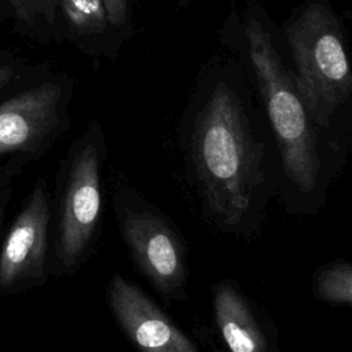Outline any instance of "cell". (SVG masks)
I'll list each match as a JSON object with an SVG mask.
<instances>
[{
  "label": "cell",
  "mask_w": 352,
  "mask_h": 352,
  "mask_svg": "<svg viewBox=\"0 0 352 352\" xmlns=\"http://www.w3.org/2000/svg\"><path fill=\"white\" fill-rule=\"evenodd\" d=\"M250 88L235 54H214L198 74L182 122L202 209L228 234L249 231L264 206L265 143Z\"/></svg>",
  "instance_id": "6da1fadb"
},
{
  "label": "cell",
  "mask_w": 352,
  "mask_h": 352,
  "mask_svg": "<svg viewBox=\"0 0 352 352\" xmlns=\"http://www.w3.org/2000/svg\"><path fill=\"white\" fill-rule=\"evenodd\" d=\"M221 38L252 77L289 182L302 194L315 192L323 169L322 131L308 113L279 30L263 3L249 0L241 11L232 12Z\"/></svg>",
  "instance_id": "7a4b0ae2"
},
{
  "label": "cell",
  "mask_w": 352,
  "mask_h": 352,
  "mask_svg": "<svg viewBox=\"0 0 352 352\" xmlns=\"http://www.w3.org/2000/svg\"><path fill=\"white\" fill-rule=\"evenodd\" d=\"M300 95L314 124L330 131L346 111L352 67L341 18L330 0H304L279 30Z\"/></svg>",
  "instance_id": "3957f363"
},
{
  "label": "cell",
  "mask_w": 352,
  "mask_h": 352,
  "mask_svg": "<svg viewBox=\"0 0 352 352\" xmlns=\"http://www.w3.org/2000/svg\"><path fill=\"white\" fill-rule=\"evenodd\" d=\"M113 209L131 261L166 302L187 300V245L175 223L132 190L122 176L113 177Z\"/></svg>",
  "instance_id": "277c9868"
},
{
  "label": "cell",
  "mask_w": 352,
  "mask_h": 352,
  "mask_svg": "<svg viewBox=\"0 0 352 352\" xmlns=\"http://www.w3.org/2000/svg\"><path fill=\"white\" fill-rule=\"evenodd\" d=\"M106 154L103 128L94 118L67 158L55 238V261L60 274L77 272L96 250L103 220L102 169Z\"/></svg>",
  "instance_id": "5b68a950"
},
{
  "label": "cell",
  "mask_w": 352,
  "mask_h": 352,
  "mask_svg": "<svg viewBox=\"0 0 352 352\" xmlns=\"http://www.w3.org/2000/svg\"><path fill=\"white\" fill-rule=\"evenodd\" d=\"M66 78L43 81L0 104V154L36 151L66 124L72 96Z\"/></svg>",
  "instance_id": "8992f818"
},
{
  "label": "cell",
  "mask_w": 352,
  "mask_h": 352,
  "mask_svg": "<svg viewBox=\"0 0 352 352\" xmlns=\"http://www.w3.org/2000/svg\"><path fill=\"white\" fill-rule=\"evenodd\" d=\"M104 296L117 326L139 352H199L166 312L125 276L113 274Z\"/></svg>",
  "instance_id": "52a82bcc"
},
{
  "label": "cell",
  "mask_w": 352,
  "mask_h": 352,
  "mask_svg": "<svg viewBox=\"0 0 352 352\" xmlns=\"http://www.w3.org/2000/svg\"><path fill=\"white\" fill-rule=\"evenodd\" d=\"M50 224L45 184L40 180L14 221L0 254V287L44 279Z\"/></svg>",
  "instance_id": "ba28073f"
},
{
  "label": "cell",
  "mask_w": 352,
  "mask_h": 352,
  "mask_svg": "<svg viewBox=\"0 0 352 352\" xmlns=\"http://www.w3.org/2000/svg\"><path fill=\"white\" fill-rule=\"evenodd\" d=\"M212 307L228 352H276L271 327L234 280L224 279L212 286Z\"/></svg>",
  "instance_id": "9c48e42d"
},
{
  "label": "cell",
  "mask_w": 352,
  "mask_h": 352,
  "mask_svg": "<svg viewBox=\"0 0 352 352\" xmlns=\"http://www.w3.org/2000/svg\"><path fill=\"white\" fill-rule=\"evenodd\" d=\"M69 37L95 62H114L126 43L110 21L104 0H55Z\"/></svg>",
  "instance_id": "30bf717a"
},
{
  "label": "cell",
  "mask_w": 352,
  "mask_h": 352,
  "mask_svg": "<svg viewBox=\"0 0 352 352\" xmlns=\"http://www.w3.org/2000/svg\"><path fill=\"white\" fill-rule=\"evenodd\" d=\"M312 294L324 304L349 307L352 304V265L333 261L319 267L312 276Z\"/></svg>",
  "instance_id": "8fae6325"
},
{
  "label": "cell",
  "mask_w": 352,
  "mask_h": 352,
  "mask_svg": "<svg viewBox=\"0 0 352 352\" xmlns=\"http://www.w3.org/2000/svg\"><path fill=\"white\" fill-rule=\"evenodd\" d=\"M15 16L25 25L54 26L58 19L55 0H8Z\"/></svg>",
  "instance_id": "7c38bea8"
},
{
  "label": "cell",
  "mask_w": 352,
  "mask_h": 352,
  "mask_svg": "<svg viewBox=\"0 0 352 352\" xmlns=\"http://www.w3.org/2000/svg\"><path fill=\"white\" fill-rule=\"evenodd\" d=\"M110 21L120 30L124 40L128 43L136 33L133 16H132V6L128 0H104Z\"/></svg>",
  "instance_id": "4fadbf2b"
},
{
  "label": "cell",
  "mask_w": 352,
  "mask_h": 352,
  "mask_svg": "<svg viewBox=\"0 0 352 352\" xmlns=\"http://www.w3.org/2000/svg\"><path fill=\"white\" fill-rule=\"evenodd\" d=\"M12 78V69L8 66H0V91L7 85Z\"/></svg>",
  "instance_id": "5bb4252c"
},
{
  "label": "cell",
  "mask_w": 352,
  "mask_h": 352,
  "mask_svg": "<svg viewBox=\"0 0 352 352\" xmlns=\"http://www.w3.org/2000/svg\"><path fill=\"white\" fill-rule=\"evenodd\" d=\"M177 3H180V4H183V6H187L190 1H192V0H176Z\"/></svg>",
  "instance_id": "9a60e30c"
},
{
  "label": "cell",
  "mask_w": 352,
  "mask_h": 352,
  "mask_svg": "<svg viewBox=\"0 0 352 352\" xmlns=\"http://www.w3.org/2000/svg\"><path fill=\"white\" fill-rule=\"evenodd\" d=\"M128 1H129V4L133 7L135 4H138V3H139V1H142V0H128Z\"/></svg>",
  "instance_id": "2e32d148"
},
{
  "label": "cell",
  "mask_w": 352,
  "mask_h": 352,
  "mask_svg": "<svg viewBox=\"0 0 352 352\" xmlns=\"http://www.w3.org/2000/svg\"><path fill=\"white\" fill-rule=\"evenodd\" d=\"M0 221H1V208H0Z\"/></svg>",
  "instance_id": "e0dca14e"
}]
</instances>
